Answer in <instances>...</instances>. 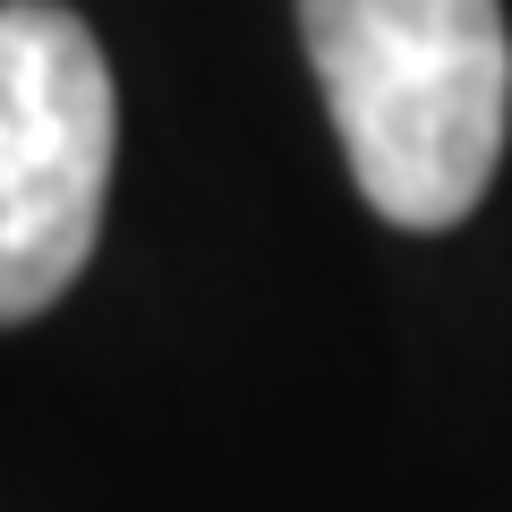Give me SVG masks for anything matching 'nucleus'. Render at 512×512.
<instances>
[{
	"label": "nucleus",
	"instance_id": "nucleus-1",
	"mask_svg": "<svg viewBox=\"0 0 512 512\" xmlns=\"http://www.w3.org/2000/svg\"><path fill=\"white\" fill-rule=\"evenodd\" d=\"M350 180L402 231H453L512 128L504 0H299Z\"/></svg>",
	"mask_w": 512,
	"mask_h": 512
},
{
	"label": "nucleus",
	"instance_id": "nucleus-2",
	"mask_svg": "<svg viewBox=\"0 0 512 512\" xmlns=\"http://www.w3.org/2000/svg\"><path fill=\"white\" fill-rule=\"evenodd\" d=\"M111 69L60 0L0 9V325L43 316L94 256L111 197Z\"/></svg>",
	"mask_w": 512,
	"mask_h": 512
}]
</instances>
